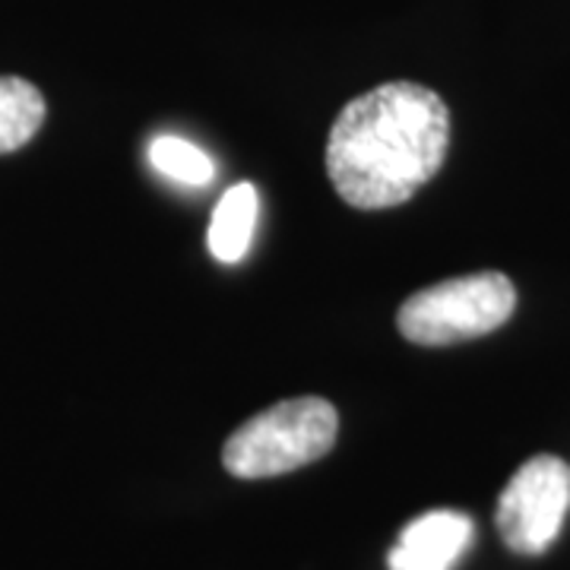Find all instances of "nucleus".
Here are the masks:
<instances>
[{
    "mask_svg": "<svg viewBox=\"0 0 570 570\" xmlns=\"http://www.w3.org/2000/svg\"><path fill=\"white\" fill-rule=\"evenodd\" d=\"M149 163L159 175L187 184V187H206L216 178V163L204 149L184 137H171V134H163L149 142Z\"/></svg>",
    "mask_w": 570,
    "mask_h": 570,
    "instance_id": "nucleus-8",
    "label": "nucleus"
},
{
    "mask_svg": "<svg viewBox=\"0 0 570 570\" xmlns=\"http://www.w3.org/2000/svg\"><path fill=\"white\" fill-rule=\"evenodd\" d=\"M570 508V466L558 456H532L513 472L498 498L494 523L517 554H542L564 527Z\"/></svg>",
    "mask_w": 570,
    "mask_h": 570,
    "instance_id": "nucleus-4",
    "label": "nucleus"
},
{
    "mask_svg": "<svg viewBox=\"0 0 570 570\" xmlns=\"http://www.w3.org/2000/svg\"><path fill=\"white\" fill-rule=\"evenodd\" d=\"M475 535L472 517L460 510H428L409 520L390 549V570H453Z\"/></svg>",
    "mask_w": 570,
    "mask_h": 570,
    "instance_id": "nucleus-5",
    "label": "nucleus"
},
{
    "mask_svg": "<svg viewBox=\"0 0 570 570\" xmlns=\"http://www.w3.org/2000/svg\"><path fill=\"white\" fill-rule=\"evenodd\" d=\"M450 111L419 82H384L336 115L326 140V175L355 209L412 200L448 159Z\"/></svg>",
    "mask_w": 570,
    "mask_h": 570,
    "instance_id": "nucleus-1",
    "label": "nucleus"
},
{
    "mask_svg": "<svg viewBox=\"0 0 570 570\" xmlns=\"http://www.w3.org/2000/svg\"><path fill=\"white\" fill-rule=\"evenodd\" d=\"M41 124L45 99L39 89L20 77H0V156L26 146Z\"/></svg>",
    "mask_w": 570,
    "mask_h": 570,
    "instance_id": "nucleus-7",
    "label": "nucleus"
},
{
    "mask_svg": "<svg viewBox=\"0 0 570 570\" xmlns=\"http://www.w3.org/2000/svg\"><path fill=\"white\" fill-rule=\"evenodd\" d=\"M340 415L324 396H295L238 428L223 450L235 479H273L326 456L336 444Z\"/></svg>",
    "mask_w": 570,
    "mask_h": 570,
    "instance_id": "nucleus-2",
    "label": "nucleus"
},
{
    "mask_svg": "<svg viewBox=\"0 0 570 570\" xmlns=\"http://www.w3.org/2000/svg\"><path fill=\"white\" fill-rule=\"evenodd\" d=\"M257 213H261V200H257L254 184L242 181L225 190L223 200L213 209L209 235H206L209 254L219 264L245 261L250 238H254V228H257Z\"/></svg>",
    "mask_w": 570,
    "mask_h": 570,
    "instance_id": "nucleus-6",
    "label": "nucleus"
},
{
    "mask_svg": "<svg viewBox=\"0 0 570 570\" xmlns=\"http://www.w3.org/2000/svg\"><path fill=\"white\" fill-rule=\"evenodd\" d=\"M517 307V288L504 273L485 269L472 276H456L409 295L396 326L409 343L419 346H450L494 333L508 324Z\"/></svg>",
    "mask_w": 570,
    "mask_h": 570,
    "instance_id": "nucleus-3",
    "label": "nucleus"
}]
</instances>
